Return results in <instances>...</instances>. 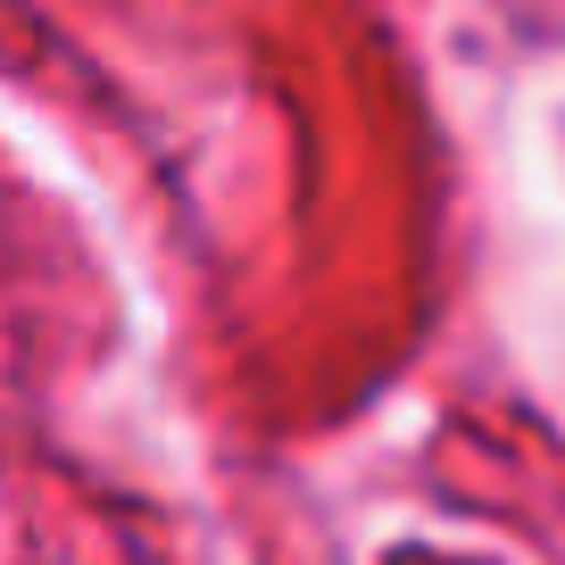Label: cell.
<instances>
[{"mask_svg":"<svg viewBox=\"0 0 565 565\" xmlns=\"http://www.w3.org/2000/svg\"><path fill=\"white\" fill-rule=\"evenodd\" d=\"M391 565H475V557H441V548H391Z\"/></svg>","mask_w":565,"mask_h":565,"instance_id":"cell-1","label":"cell"}]
</instances>
